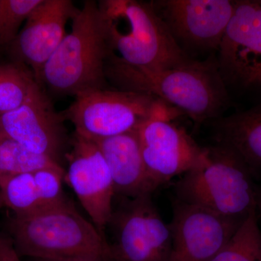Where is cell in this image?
<instances>
[{"label": "cell", "instance_id": "ffe728a7", "mask_svg": "<svg viewBox=\"0 0 261 261\" xmlns=\"http://www.w3.org/2000/svg\"><path fill=\"white\" fill-rule=\"evenodd\" d=\"M258 211L244 220L232 238L209 261H261V230Z\"/></svg>", "mask_w": 261, "mask_h": 261}, {"label": "cell", "instance_id": "d6986e66", "mask_svg": "<svg viewBox=\"0 0 261 261\" xmlns=\"http://www.w3.org/2000/svg\"><path fill=\"white\" fill-rule=\"evenodd\" d=\"M56 166L61 165L0 135V184L15 175Z\"/></svg>", "mask_w": 261, "mask_h": 261}, {"label": "cell", "instance_id": "5b68a950", "mask_svg": "<svg viewBox=\"0 0 261 261\" xmlns=\"http://www.w3.org/2000/svg\"><path fill=\"white\" fill-rule=\"evenodd\" d=\"M99 9L106 20L109 58L134 68H171L190 58L180 49L152 3L104 0Z\"/></svg>", "mask_w": 261, "mask_h": 261}, {"label": "cell", "instance_id": "4fadbf2b", "mask_svg": "<svg viewBox=\"0 0 261 261\" xmlns=\"http://www.w3.org/2000/svg\"><path fill=\"white\" fill-rule=\"evenodd\" d=\"M77 9L70 0H42L10 44L15 61L27 66L39 84L44 65L64 39L66 24Z\"/></svg>", "mask_w": 261, "mask_h": 261}, {"label": "cell", "instance_id": "7a4b0ae2", "mask_svg": "<svg viewBox=\"0 0 261 261\" xmlns=\"http://www.w3.org/2000/svg\"><path fill=\"white\" fill-rule=\"evenodd\" d=\"M19 256L78 261H111L108 240L68 201L28 214L9 224Z\"/></svg>", "mask_w": 261, "mask_h": 261}, {"label": "cell", "instance_id": "8fae6325", "mask_svg": "<svg viewBox=\"0 0 261 261\" xmlns=\"http://www.w3.org/2000/svg\"><path fill=\"white\" fill-rule=\"evenodd\" d=\"M67 159L65 178L92 224L105 236L116 195L107 163L95 142L75 133Z\"/></svg>", "mask_w": 261, "mask_h": 261}, {"label": "cell", "instance_id": "30bf717a", "mask_svg": "<svg viewBox=\"0 0 261 261\" xmlns=\"http://www.w3.org/2000/svg\"><path fill=\"white\" fill-rule=\"evenodd\" d=\"M245 219L225 217L176 199L169 224L171 246L167 261L211 260Z\"/></svg>", "mask_w": 261, "mask_h": 261}, {"label": "cell", "instance_id": "ba28073f", "mask_svg": "<svg viewBox=\"0 0 261 261\" xmlns=\"http://www.w3.org/2000/svg\"><path fill=\"white\" fill-rule=\"evenodd\" d=\"M156 14L185 54L217 51L234 13L231 0H155Z\"/></svg>", "mask_w": 261, "mask_h": 261}, {"label": "cell", "instance_id": "cb8c5ba5", "mask_svg": "<svg viewBox=\"0 0 261 261\" xmlns=\"http://www.w3.org/2000/svg\"><path fill=\"white\" fill-rule=\"evenodd\" d=\"M258 211H260V212H261V190H260V194H259Z\"/></svg>", "mask_w": 261, "mask_h": 261}, {"label": "cell", "instance_id": "9c48e42d", "mask_svg": "<svg viewBox=\"0 0 261 261\" xmlns=\"http://www.w3.org/2000/svg\"><path fill=\"white\" fill-rule=\"evenodd\" d=\"M216 56L226 87L261 92V5L236 1Z\"/></svg>", "mask_w": 261, "mask_h": 261}, {"label": "cell", "instance_id": "ac0fdd59", "mask_svg": "<svg viewBox=\"0 0 261 261\" xmlns=\"http://www.w3.org/2000/svg\"><path fill=\"white\" fill-rule=\"evenodd\" d=\"M41 90L25 65L15 61L0 64V116L17 109Z\"/></svg>", "mask_w": 261, "mask_h": 261}, {"label": "cell", "instance_id": "52a82bcc", "mask_svg": "<svg viewBox=\"0 0 261 261\" xmlns=\"http://www.w3.org/2000/svg\"><path fill=\"white\" fill-rule=\"evenodd\" d=\"M108 226L112 231V242H108L111 261L168 260L169 224L163 221L150 194L127 198L113 209Z\"/></svg>", "mask_w": 261, "mask_h": 261}, {"label": "cell", "instance_id": "9a60e30c", "mask_svg": "<svg viewBox=\"0 0 261 261\" xmlns=\"http://www.w3.org/2000/svg\"><path fill=\"white\" fill-rule=\"evenodd\" d=\"M112 176L116 195L126 198L152 195L137 130L96 141Z\"/></svg>", "mask_w": 261, "mask_h": 261}, {"label": "cell", "instance_id": "603a6c76", "mask_svg": "<svg viewBox=\"0 0 261 261\" xmlns=\"http://www.w3.org/2000/svg\"><path fill=\"white\" fill-rule=\"evenodd\" d=\"M31 261H78L69 260H56V259L30 258Z\"/></svg>", "mask_w": 261, "mask_h": 261}, {"label": "cell", "instance_id": "7c38bea8", "mask_svg": "<svg viewBox=\"0 0 261 261\" xmlns=\"http://www.w3.org/2000/svg\"><path fill=\"white\" fill-rule=\"evenodd\" d=\"M137 133L147 176L154 190L190 171L202 152V147L191 136L169 120L149 118L139 127Z\"/></svg>", "mask_w": 261, "mask_h": 261}, {"label": "cell", "instance_id": "d4e9b609", "mask_svg": "<svg viewBox=\"0 0 261 261\" xmlns=\"http://www.w3.org/2000/svg\"><path fill=\"white\" fill-rule=\"evenodd\" d=\"M2 206H3V202H2V200H1V195H0V207H2Z\"/></svg>", "mask_w": 261, "mask_h": 261}, {"label": "cell", "instance_id": "e0dca14e", "mask_svg": "<svg viewBox=\"0 0 261 261\" xmlns=\"http://www.w3.org/2000/svg\"><path fill=\"white\" fill-rule=\"evenodd\" d=\"M216 145L232 151L261 178V102L247 111L213 121Z\"/></svg>", "mask_w": 261, "mask_h": 261}, {"label": "cell", "instance_id": "484cf974", "mask_svg": "<svg viewBox=\"0 0 261 261\" xmlns=\"http://www.w3.org/2000/svg\"><path fill=\"white\" fill-rule=\"evenodd\" d=\"M258 3H260V4L261 5V0H260V1H258Z\"/></svg>", "mask_w": 261, "mask_h": 261}, {"label": "cell", "instance_id": "277c9868", "mask_svg": "<svg viewBox=\"0 0 261 261\" xmlns=\"http://www.w3.org/2000/svg\"><path fill=\"white\" fill-rule=\"evenodd\" d=\"M178 200L233 219L258 211L260 190L250 170L232 151L202 147L197 163L176 182Z\"/></svg>", "mask_w": 261, "mask_h": 261}, {"label": "cell", "instance_id": "2e32d148", "mask_svg": "<svg viewBox=\"0 0 261 261\" xmlns=\"http://www.w3.org/2000/svg\"><path fill=\"white\" fill-rule=\"evenodd\" d=\"M64 178L63 168L56 166L7 178L0 184L3 205L14 214H28L64 202Z\"/></svg>", "mask_w": 261, "mask_h": 261}, {"label": "cell", "instance_id": "8992f818", "mask_svg": "<svg viewBox=\"0 0 261 261\" xmlns=\"http://www.w3.org/2000/svg\"><path fill=\"white\" fill-rule=\"evenodd\" d=\"M182 113L149 94L102 89L75 96L65 116L75 133L93 142L122 135L151 118L172 121Z\"/></svg>", "mask_w": 261, "mask_h": 261}, {"label": "cell", "instance_id": "7402d4cb", "mask_svg": "<svg viewBox=\"0 0 261 261\" xmlns=\"http://www.w3.org/2000/svg\"><path fill=\"white\" fill-rule=\"evenodd\" d=\"M0 261H21L11 240L0 233Z\"/></svg>", "mask_w": 261, "mask_h": 261}, {"label": "cell", "instance_id": "6da1fadb", "mask_svg": "<svg viewBox=\"0 0 261 261\" xmlns=\"http://www.w3.org/2000/svg\"><path fill=\"white\" fill-rule=\"evenodd\" d=\"M106 73L118 89L152 96L197 123L221 118L229 102L214 56L205 61L189 58L176 66L158 70L134 68L108 58Z\"/></svg>", "mask_w": 261, "mask_h": 261}, {"label": "cell", "instance_id": "3957f363", "mask_svg": "<svg viewBox=\"0 0 261 261\" xmlns=\"http://www.w3.org/2000/svg\"><path fill=\"white\" fill-rule=\"evenodd\" d=\"M71 20V31L43 68L40 84L54 93L75 97L106 89V67L111 49L99 5L92 0L84 2Z\"/></svg>", "mask_w": 261, "mask_h": 261}, {"label": "cell", "instance_id": "5bb4252c", "mask_svg": "<svg viewBox=\"0 0 261 261\" xmlns=\"http://www.w3.org/2000/svg\"><path fill=\"white\" fill-rule=\"evenodd\" d=\"M0 135L60 163L65 143L63 114L55 111L41 90L17 109L0 116Z\"/></svg>", "mask_w": 261, "mask_h": 261}, {"label": "cell", "instance_id": "44dd1931", "mask_svg": "<svg viewBox=\"0 0 261 261\" xmlns=\"http://www.w3.org/2000/svg\"><path fill=\"white\" fill-rule=\"evenodd\" d=\"M42 0H0V46H9Z\"/></svg>", "mask_w": 261, "mask_h": 261}]
</instances>
